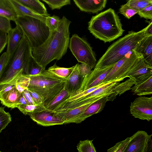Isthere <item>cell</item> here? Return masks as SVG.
<instances>
[{
	"mask_svg": "<svg viewBox=\"0 0 152 152\" xmlns=\"http://www.w3.org/2000/svg\"><path fill=\"white\" fill-rule=\"evenodd\" d=\"M70 96V94L64 88L45 107L49 111L54 112L60 104Z\"/></svg>",
	"mask_w": 152,
	"mask_h": 152,
	"instance_id": "484cf974",
	"label": "cell"
},
{
	"mask_svg": "<svg viewBox=\"0 0 152 152\" xmlns=\"http://www.w3.org/2000/svg\"><path fill=\"white\" fill-rule=\"evenodd\" d=\"M126 4L129 7L138 12L148 6L152 4V0H130Z\"/></svg>",
	"mask_w": 152,
	"mask_h": 152,
	"instance_id": "f546056e",
	"label": "cell"
},
{
	"mask_svg": "<svg viewBox=\"0 0 152 152\" xmlns=\"http://www.w3.org/2000/svg\"><path fill=\"white\" fill-rule=\"evenodd\" d=\"M130 139V137H128L124 140L116 143L114 146L107 149V152H124Z\"/></svg>",
	"mask_w": 152,
	"mask_h": 152,
	"instance_id": "d590c367",
	"label": "cell"
},
{
	"mask_svg": "<svg viewBox=\"0 0 152 152\" xmlns=\"http://www.w3.org/2000/svg\"><path fill=\"white\" fill-rule=\"evenodd\" d=\"M108 96L102 97L93 103L83 113L73 119L70 123H80L88 118L100 112L108 101Z\"/></svg>",
	"mask_w": 152,
	"mask_h": 152,
	"instance_id": "5bb4252c",
	"label": "cell"
},
{
	"mask_svg": "<svg viewBox=\"0 0 152 152\" xmlns=\"http://www.w3.org/2000/svg\"><path fill=\"white\" fill-rule=\"evenodd\" d=\"M76 6L82 11L96 13L104 9L107 3L106 0H74Z\"/></svg>",
	"mask_w": 152,
	"mask_h": 152,
	"instance_id": "e0dca14e",
	"label": "cell"
},
{
	"mask_svg": "<svg viewBox=\"0 0 152 152\" xmlns=\"http://www.w3.org/2000/svg\"><path fill=\"white\" fill-rule=\"evenodd\" d=\"M135 84L134 80L131 78H129L124 82L121 83L119 82L114 88L113 93L108 96V101H112L117 96H120L126 91L131 89Z\"/></svg>",
	"mask_w": 152,
	"mask_h": 152,
	"instance_id": "cb8c5ba5",
	"label": "cell"
},
{
	"mask_svg": "<svg viewBox=\"0 0 152 152\" xmlns=\"http://www.w3.org/2000/svg\"><path fill=\"white\" fill-rule=\"evenodd\" d=\"M94 102H90L66 111L53 113L55 115L60 119L63 124L70 123L71 120L83 113L88 107Z\"/></svg>",
	"mask_w": 152,
	"mask_h": 152,
	"instance_id": "ac0fdd59",
	"label": "cell"
},
{
	"mask_svg": "<svg viewBox=\"0 0 152 152\" xmlns=\"http://www.w3.org/2000/svg\"><path fill=\"white\" fill-rule=\"evenodd\" d=\"M21 93L15 87L0 96L1 103L8 108H17Z\"/></svg>",
	"mask_w": 152,
	"mask_h": 152,
	"instance_id": "d6986e66",
	"label": "cell"
},
{
	"mask_svg": "<svg viewBox=\"0 0 152 152\" xmlns=\"http://www.w3.org/2000/svg\"><path fill=\"white\" fill-rule=\"evenodd\" d=\"M88 29L96 38L105 43L115 39L124 31L119 16L111 8L93 16Z\"/></svg>",
	"mask_w": 152,
	"mask_h": 152,
	"instance_id": "7a4b0ae2",
	"label": "cell"
},
{
	"mask_svg": "<svg viewBox=\"0 0 152 152\" xmlns=\"http://www.w3.org/2000/svg\"><path fill=\"white\" fill-rule=\"evenodd\" d=\"M69 47L78 62L87 65L91 69L95 67L96 61L95 53L84 39L73 34L70 39Z\"/></svg>",
	"mask_w": 152,
	"mask_h": 152,
	"instance_id": "52a82bcc",
	"label": "cell"
},
{
	"mask_svg": "<svg viewBox=\"0 0 152 152\" xmlns=\"http://www.w3.org/2000/svg\"><path fill=\"white\" fill-rule=\"evenodd\" d=\"M18 16H28L39 19L45 23L46 17L37 14L16 0H10Z\"/></svg>",
	"mask_w": 152,
	"mask_h": 152,
	"instance_id": "603a6c76",
	"label": "cell"
},
{
	"mask_svg": "<svg viewBox=\"0 0 152 152\" xmlns=\"http://www.w3.org/2000/svg\"><path fill=\"white\" fill-rule=\"evenodd\" d=\"M146 28L137 32L130 31L110 45L96 64L94 68L102 69L115 64L129 52L135 50L146 37Z\"/></svg>",
	"mask_w": 152,
	"mask_h": 152,
	"instance_id": "3957f363",
	"label": "cell"
},
{
	"mask_svg": "<svg viewBox=\"0 0 152 152\" xmlns=\"http://www.w3.org/2000/svg\"><path fill=\"white\" fill-rule=\"evenodd\" d=\"M135 50L142 54L145 62L152 66V36H146Z\"/></svg>",
	"mask_w": 152,
	"mask_h": 152,
	"instance_id": "ffe728a7",
	"label": "cell"
},
{
	"mask_svg": "<svg viewBox=\"0 0 152 152\" xmlns=\"http://www.w3.org/2000/svg\"><path fill=\"white\" fill-rule=\"evenodd\" d=\"M34 13L46 17L50 16L44 4L38 0H16Z\"/></svg>",
	"mask_w": 152,
	"mask_h": 152,
	"instance_id": "44dd1931",
	"label": "cell"
},
{
	"mask_svg": "<svg viewBox=\"0 0 152 152\" xmlns=\"http://www.w3.org/2000/svg\"><path fill=\"white\" fill-rule=\"evenodd\" d=\"M7 34L0 31V53L7 44Z\"/></svg>",
	"mask_w": 152,
	"mask_h": 152,
	"instance_id": "7bdbcfd3",
	"label": "cell"
},
{
	"mask_svg": "<svg viewBox=\"0 0 152 152\" xmlns=\"http://www.w3.org/2000/svg\"><path fill=\"white\" fill-rule=\"evenodd\" d=\"M22 93L25 97L28 104H36L34 103L27 89L24 90Z\"/></svg>",
	"mask_w": 152,
	"mask_h": 152,
	"instance_id": "ee69618b",
	"label": "cell"
},
{
	"mask_svg": "<svg viewBox=\"0 0 152 152\" xmlns=\"http://www.w3.org/2000/svg\"><path fill=\"white\" fill-rule=\"evenodd\" d=\"M61 20L59 17L55 15L46 17L45 23L50 31H54L58 28Z\"/></svg>",
	"mask_w": 152,
	"mask_h": 152,
	"instance_id": "e575fe53",
	"label": "cell"
},
{
	"mask_svg": "<svg viewBox=\"0 0 152 152\" xmlns=\"http://www.w3.org/2000/svg\"><path fill=\"white\" fill-rule=\"evenodd\" d=\"M26 104H28L26 101L22 94L21 93L18 106L20 105Z\"/></svg>",
	"mask_w": 152,
	"mask_h": 152,
	"instance_id": "7dc6e473",
	"label": "cell"
},
{
	"mask_svg": "<svg viewBox=\"0 0 152 152\" xmlns=\"http://www.w3.org/2000/svg\"><path fill=\"white\" fill-rule=\"evenodd\" d=\"M77 66L80 73L84 77L89 75L92 72L90 67L85 64H77Z\"/></svg>",
	"mask_w": 152,
	"mask_h": 152,
	"instance_id": "60d3db41",
	"label": "cell"
},
{
	"mask_svg": "<svg viewBox=\"0 0 152 152\" xmlns=\"http://www.w3.org/2000/svg\"><path fill=\"white\" fill-rule=\"evenodd\" d=\"M44 69L35 60L31 54L28 66V75H34L40 73Z\"/></svg>",
	"mask_w": 152,
	"mask_h": 152,
	"instance_id": "f1b7e54d",
	"label": "cell"
},
{
	"mask_svg": "<svg viewBox=\"0 0 152 152\" xmlns=\"http://www.w3.org/2000/svg\"><path fill=\"white\" fill-rule=\"evenodd\" d=\"M27 89L35 104H43V99L41 96L32 90Z\"/></svg>",
	"mask_w": 152,
	"mask_h": 152,
	"instance_id": "b9f144b4",
	"label": "cell"
},
{
	"mask_svg": "<svg viewBox=\"0 0 152 152\" xmlns=\"http://www.w3.org/2000/svg\"><path fill=\"white\" fill-rule=\"evenodd\" d=\"M93 141L88 140H80L77 146L78 152H97Z\"/></svg>",
	"mask_w": 152,
	"mask_h": 152,
	"instance_id": "4dcf8cb0",
	"label": "cell"
},
{
	"mask_svg": "<svg viewBox=\"0 0 152 152\" xmlns=\"http://www.w3.org/2000/svg\"><path fill=\"white\" fill-rule=\"evenodd\" d=\"M130 113L134 118L149 121L152 119V97L139 96L132 102Z\"/></svg>",
	"mask_w": 152,
	"mask_h": 152,
	"instance_id": "9c48e42d",
	"label": "cell"
},
{
	"mask_svg": "<svg viewBox=\"0 0 152 152\" xmlns=\"http://www.w3.org/2000/svg\"><path fill=\"white\" fill-rule=\"evenodd\" d=\"M145 34L146 37L152 36V22L151 21L146 27Z\"/></svg>",
	"mask_w": 152,
	"mask_h": 152,
	"instance_id": "f6af8a7d",
	"label": "cell"
},
{
	"mask_svg": "<svg viewBox=\"0 0 152 152\" xmlns=\"http://www.w3.org/2000/svg\"><path fill=\"white\" fill-rule=\"evenodd\" d=\"M10 59L6 52L0 57V79L6 69Z\"/></svg>",
	"mask_w": 152,
	"mask_h": 152,
	"instance_id": "74e56055",
	"label": "cell"
},
{
	"mask_svg": "<svg viewBox=\"0 0 152 152\" xmlns=\"http://www.w3.org/2000/svg\"><path fill=\"white\" fill-rule=\"evenodd\" d=\"M84 78L78 70L77 64H76L67 78L64 87V89L70 94V97L74 96L80 89Z\"/></svg>",
	"mask_w": 152,
	"mask_h": 152,
	"instance_id": "2e32d148",
	"label": "cell"
},
{
	"mask_svg": "<svg viewBox=\"0 0 152 152\" xmlns=\"http://www.w3.org/2000/svg\"><path fill=\"white\" fill-rule=\"evenodd\" d=\"M28 115L38 124L43 126H48L64 124L62 121L55 115L53 112L48 110L31 113Z\"/></svg>",
	"mask_w": 152,
	"mask_h": 152,
	"instance_id": "4fadbf2b",
	"label": "cell"
},
{
	"mask_svg": "<svg viewBox=\"0 0 152 152\" xmlns=\"http://www.w3.org/2000/svg\"><path fill=\"white\" fill-rule=\"evenodd\" d=\"M28 75L30 81L28 89L42 97L45 107L64 88L68 78L60 77L45 69L38 74Z\"/></svg>",
	"mask_w": 152,
	"mask_h": 152,
	"instance_id": "277c9868",
	"label": "cell"
},
{
	"mask_svg": "<svg viewBox=\"0 0 152 152\" xmlns=\"http://www.w3.org/2000/svg\"><path fill=\"white\" fill-rule=\"evenodd\" d=\"M130 55L128 57L126 56L116 63L103 81L107 83L111 81L124 80L125 76L140 58L143 57L141 54L134 50H132Z\"/></svg>",
	"mask_w": 152,
	"mask_h": 152,
	"instance_id": "ba28073f",
	"label": "cell"
},
{
	"mask_svg": "<svg viewBox=\"0 0 152 152\" xmlns=\"http://www.w3.org/2000/svg\"><path fill=\"white\" fill-rule=\"evenodd\" d=\"M131 89L134 94L139 96L151 94H152V76L135 84Z\"/></svg>",
	"mask_w": 152,
	"mask_h": 152,
	"instance_id": "7402d4cb",
	"label": "cell"
},
{
	"mask_svg": "<svg viewBox=\"0 0 152 152\" xmlns=\"http://www.w3.org/2000/svg\"><path fill=\"white\" fill-rule=\"evenodd\" d=\"M149 135L145 131H137L130 137L124 152H146Z\"/></svg>",
	"mask_w": 152,
	"mask_h": 152,
	"instance_id": "7c38bea8",
	"label": "cell"
},
{
	"mask_svg": "<svg viewBox=\"0 0 152 152\" xmlns=\"http://www.w3.org/2000/svg\"><path fill=\"white\" fill-rule=\"evenodd\" d=\"M0 152H1V151H0Z\"/></svg>",
	"mask_w": 152,
	"mask_h": 152,
	"instance_id": "c3c4849f",
	"label": "cell"
},
{
	"mask_svg": "<svg viewBox=\"0 0 152 152\" xmlns=\"http://www.w3.org/2000/svg\"><path fill=\"white\" fill-rule=\"evenodd\" d=\"M17 108L26 115L48 110L43 104L22 105L18 106Z\"/></svg>",
	"mask_w": 152,
	"mask_h": 152,
	"instance_id": "4316f807",
	"label": "cell"
},
{
	"mask_svg": "<svg viewBox=\"0 0 152 152\" xmlns=\"http://www.w3.org/2000/svg\"><path fill=\"white\" fill-rule=\"evenodd\" d=\"M71 23L63 16L58 28L50 31L45 42L40 46L31 49L32 56L44 69L51 62L61 59L66 53L70 40Z\"/></svg>",
	"mask_w": 152,
	"mask_h": 152,
	"instance_id": "6da1fadb",
	"label": "cell"
},
{
	"mask_svg": "<svg viewBox=\"0 0 152 152\" xmlns=\"http://www.w3.org/2000/svg\"><path fill=\"white\" fill-rule=\"evenodd\" d=\"M119 12L128 19H130L138 11L129 7L126 4L122 5L119 8Z\"/></svg>",
	"mask_w": 152,
	"mask_h": 152,
	"instance_id": "8d00e7d4",
	"label": "cell"
},
{
	"mask_svg": "<svg viewBox=\"0 0 152 152\" xmlns=\"http://www.w3.org/2000/svg\"><path fill=\"white\" fill-rule=\"evenodd\" d=\"M11 121L10 114L5 111L4 107H0V133Z\"/></svg>",
	"mask_w": 152,
	"mask_h": 152,
	"instance_id": "d6a6232c",
	"label": "cell"
},
{
	"mask_svg": "<svg viewBox=\"0 0 152 152\" xmlns=\"http://www.w3.org/2000/svg\"><path fill=\"white\" fill-rule=\"evenodd\" d=\"M52 10L59 9L63 7L71 4L70 0H42Z\"/></svg>",
	"mask_w": 152,
	"mask_h": 152,
	"instance_id": "836d02e7",
	"label": "cell"
},
{
	"mask_svg": "<svg viewBox=\"0 0 152 152\" xmlns=\"http://www.w3.org/2000/svg\"><path fill=\"white\" fill-rule=\"evenodd\" d=\"M10 21L7 18L0 15V31L7 34L12 28Z\"/></svg>",
	"mask_w": 152,
	"mask_h": 152,
	"instance_id": "f35d334b",
	"label": "cell"
},
{
	"mask_svg": "<svg viewBox=\"0 0 152 152\" xmlns=\"http://www.w3.org/2000/svg\"><path fill=\"white\" fill-rule=\"evenodd\" d=\"M115 64L102 69L94 68L91 74L84 77L80 89L73 96L102 83Z\"/></svg>",
	"mask_w": 152,
	"mask_h": 152,
	"instance_id": "30bf717a",
	"label": "cell"
},
{
	"mask_svg": "<svg viewBox=\"0 0 152 152\" xmlns=\"http://www.w3.org/2000/svg\"><path fill=\"white\" fill-rule=\"evenodd\" d=\"M0 15L14 21L17 17L10 0H0Z\"/></svg>",
	"mask_w": 152,
	"mask_h": 152,
	"instance_id": "d4e9b609",
	"label": "cell"
},
{
	"mask_svg": "<svg viewBox=\"0 0 152 152\" xmlns=\"http://www.w3.org/2000/svg\"><path fill=\"white\" fill-rule=\"evenodd\" d=\"M152 76V66L148 64L143 57L139 59L125 76L133 79L135 84Z\"/></svg>",
	"mask_w": 152,
	"mask_h": 152,
	"instance_id": "8fae6325",
	"label": "cell"
},
{
	"mask_svg": "<svg viewBox=\"0 0 152 152\" xmlns=\"http://www.w3.org/2000/svg\"><path fill=\"white\" fill-rule=\"evenodd\" d=\"M75 67V66L69 68L59 67L55 63L49 67L48 70L60 77L67 78L69 76Z\"/></svg>",
	"mask_w": 152,
	"mask_h": 152,
	"instance_id": "83f0119b",
	"label": "cell"
},
{
	"mask_svg": "<svg viewBox=\"0 0 152 152\" xmlns=\"http://www.w3.org/2000/svg\"><path fill=\"white\" fill-rule=\"evenodd\" d=\"M138 14L141 18L147 19H152V4L146 7L138 12Z\"/></svg>",
	"mask_w": 152,
	"mask_h": 152,
	"instance_id": "ab89813d",
	"label": "cell"
},
{
	"mask_svg": "<svg viewBox=\"0 0 152 152\" xmlns=\"http://www.w3.org/2000/svg\"><path fill=\"white\" fill-rule=\"evenodd\" d=\"M31 54V46L24 35L0 79V90L8 85L20 70L23 69V74L28 75V64Z\"/></svg>",
	"mask_w": 152,
	"mask_h": 152,
	"instance_id": "5b68a950",
	"label": "cell"
},
{
	"mask_svg": "<svg viewBox=\"0 0 152 152\" xmlns=\"http://www.w3.org/2000/svg\"><path fill=\"white\" fill-rule=\"evenodd\" d=\"M24 35L20 27L17 25L7 33V48L6 52L10 58L18 47Z\"/></svg>",
	"mask_w": 152,
	"mask_h": 152,
	"instance_id": "9a60e30c",
	"label": "cell"
},
{
	"mask_svg": "<svg viewBox=\"0 0 152 152\" xmlns=\"http://www.w3.org/2000/svg\"><path fill=\"white\" fill-rule=\"evenodd\" d=\"M14 22L22 30L31 49L40 46L49 36V28L45 22L39 19L28 16H18Z\"/></svg>",
	"mask_w": 152,
	"mask_h": 152,
	"instance_id": "8992f818",
	"label": "cell"
},
{
	"mask_svg": "<svg viewBox=\"0 0 152 152\" xmlns=\"http://www.w3.org/2000/svg\"><path fill=\"white\" fill-rule=\"evenodd\" d=\"M30 81L28 75L22 74L17 81L15 85L16 89L22 93L24 90L28 89Z\"/></svg>",
	"mask_w": 152,
	"mask_h": 152,
	"instance_id": "1f68e13d",
	"label": "cell"
},
{
	"mask_svg": "<svg viewBox=\"0 0 152 152\" xmlns=\"http://www.w3.org/2000/svg\"><path fill=\"white\" fill-rule=\"evenodd\" d=\"M152 134L149 135L146 152H152Z\"/></svg>",
	"mask_w": 152,
	"mask_h": 152,
	"instance_id": "bcb514c9",
	"label": "cell"
}]
</instances>
